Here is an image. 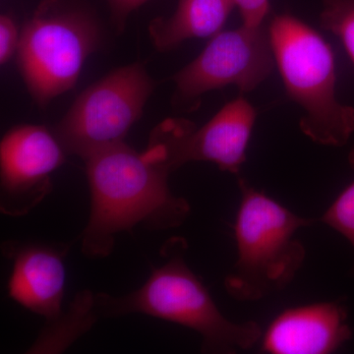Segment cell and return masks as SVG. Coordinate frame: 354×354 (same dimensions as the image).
Wrapping results in <instances>:
<instances>
[{"mask_svg":"<svg viewBox=\"0 0 354 354\" xmlns=\"http://www.w3.org/2000/svg\"><path fill=\"white\" fill-rule=\"evenodd\" d=\"M83 160L91 196L81 241L86 257H106L116 235L137 225L169 230L183 225L189 215L188 202L169 189L171 169L148 151L138 153L121 142Z\"/></svg>","mask_w":354,"mask_h":354,"instance_id":"cell-1","label":"cell"},{"mask_svg":"<svg viewBox=\"0 0 354 354\" xmlns=\"http://www.w3.org/2000/svg\"><path fill=\"white\" fill-rule=\"evenodd\" d=\"M186 241L174 237L165 243L164 265L156 268L145 285L122 297L95 295L99 317L142 313L178 324L202 337V351L236 353L253 348L262 339L254 321L234 322L221 313L206 286L186 264Z\"/></svg>","mask_w":354,"mask_h":354,"instance_id":"cell-2","label":"cell"},{"mask_svg":"<svg viewBox=\"0 0 354 354\" xmlns=\"http://www.w3.org/2000/svg\"><path fill=\"white\" fill-rule=\"evenodd\" d=\"M239 187L237 261L225 278V290L239 301H258L285 290L295 279L306 257L295 235L316 220L297 215L244 179L239 178Z\"/></svg>","mask_w":354,"mask_h":354,"instance_id":"cell-3","label":"cell"},{"mask_svg":"<svg viewBox=\"0 0 354 354\" xmlns=\"http://www.w3.org/2000/svg\"><path fill=\"white\" fill-rule=\"evenodd\" d=\"M269 34L286 93L304 111L301 131L320 145H346L354 132V108L337 99L330 44L290 14L274 16Z\"/></svg>","mask_w":354,"mask_h":354,"instance_id":"cell-4","label":"cell"},{"mask_svg":"<svg viewBox=\"0 0 354 354\" xmlns=\"http://www.w3.org/2000/svg\"><path fill=\"white\" fill-rule=\"evenodd\" d=\"M101 30L78 0H44L20 35L17 64L28 92L41 108L76 85L97 50Z\"/></svg>","mask_w":354,"mask_h":354,"instance_id":"cell-5","label":"cell"},{"mask_svg":"<svg viewBox=\"0 0 354 354\" xmlns=\"http://www.w3.org/2000/svg\"><path fill=\"white\" fill-rule=\"evenodd\" d=\"M153 90L144 65L120 67L81 93L53 133L65 152L84 160L124 142Z\"/></svg>","mask_w":354,"mask_h":354,"instance_id":"cell-6","label":"cell"},{"mask_svg":"<svg viewBox=\"0 0 354 354\" xmlns=\"http://www.w3.org/2000/svg\"><path fill=\"white\" fill-rule=\"evenodd\" d=\"M276 65L269 27L242 24L212 37L202 53L172 77V104L193 111L211 91L234 85L241 93L255 90Z\"/></svg>","mask_w":354,"mask_h":354,"instance_id":"cell-7","label":"cell"},{"mask_svg":"<svg viewBox=\"0 0 354 354\" xmlns=\"http://www.w3.org/2000/svg\"><path fill=\"white\" fill-rule=\"evenodd\" d=\"M64 147L55 133L39 125H19L0 143V209L26 215L50 192V176L64 162Z\"/></svg>","mask_w":354,"mask_h":354,"instance_id":"cell-8","label":"cell"},{"mask_svg":"<svg viewBox=\"0 0 354 354\" xmlns=\"http://www.w3.org/2000/svg\"><path fill=\"white\" fill-rule=\"evenodd\" d=\"M351 337L344 305L317 302L279 313L263 334L261 351L271 354H330Z\"/></svg>","mask_w":354,"mask_h":354,"instance_id":"cell-9","label":"cell"},{"mask_svg":"<svg viewBox=\"0 0 354 354\" xmlns=\"http://www.w3.org/2000/svg\"><path fill=\"white\" fill-rule=\"evenodd\" d=\"M256 116L252 104L239 97L225 104L199 129L190 122L179 141L181 167L190 162H209L221 171L239 174L246 160Z\"/></svg>","mask_w":354,"mask_h":354,"instance_id":"cell-10","label":"cell"},{"mask_svg":"<svg viewBox=\"0 0 354 354\" xmlns=\"http://www.w3.org/2000/svg\"><path fill=\"white\" fill-rule=\"evenodd\" d=\"M12 261L9 295L26 309L53 320L62 313L66 271L58 247L39 243H6Z\"/></svg>","mask_w":354,"mask_h":354,"instance_id":"cell-11","label":"cell"},{"mask_svg":"<svg viewBox=\"0 0 354 354\" xmlns=\"http://www.w3.org/2000/svg\"><path fill=\"white\" fill-rule=\"evenodd\" d=\"M235 6L234 0H178L169 18H156L149 36L158 50H174L190 39L212 38L223 31Z\"/></svg>","mask_w":354,"mask_h":354,"instance_id":"cell-12","label":"cell"},{"mask_svg":"<svg viewBox=\"0 0 354 354\" xmlns=\"http://www.w3.org/2000/svg\"><path fill=\"white\" fill-rule=\"evenodd\" d=\"M99 318L95 308V295L85 290L77 295L68 311L46 321V328L29 349V353H58L68 348Z\"/></svg>","mask_w":354,"mask_h":354,"instance_id":"cell-13","label":"cell"},{"mask_svg":"<svg viewBox=\"0 0 354 354\" xmlns=\"http://www.w3.org/2000/svg\"><path fill=\"white\" fill-rule=\"evenodd\" d=\"M320 23L341 39L354 65V0H324Z\"/></svg>","mask_w":354,"mask_h":354,"instance_id":"cell-14","label":"cell"},{"mask_svg":"<svg viewBox=\"0 0 354 354\" xmlns=\"http://www.w3.org/2000/svg\"><path fill=\"white\" fill-rule=\"evenodd\" d=\"M348 162L354 171V146L349 152ZM319 221L342 234L354 249V180L335 198Z\"/></svg>","mask_w":354,"mask_h":354,"instance_id":"cell-15","label":"cell"},{"mask_svg":"<svg viewBox=\"0 0 354 354\" xmlns=\"http://www.w3.org/2000/svg\"><path fill=\"white\" fill-rule=\"evenodd\" d=\"M21 32L10 16L0 17V64H6L17 53Z\"/></svg>","mask_w":354,"mask_h":354,"instance_id":"cell-16","label":"cell"},{"mask_svg":"<svg viewBox=\"0 0 354 354\" xmlns=\"http://www.w3.org/2000/svg\"><path fill=\"white\" fill-rule=\"evenodd\" d=\"M242 18V24L247 26L264 25L270 12V0H234Z\"/></svg>","mask_w":354,"mask_h":354,"instance_id":"cell-17","label":"cell"},{"mask_svg":"<svg viewBox=\"0 0 354 354\" xmlns=\"http://www.w3.org/2000/svg\"><path fill=\"white\" fill-rule=\"evenodd\" d=\"M149 0H109L116 28L122 31L128 16Z\"/></svg>","mask_w":354,"mask_h":354,"instance_id":"cell-18","label":"cell"}]
</instances>
